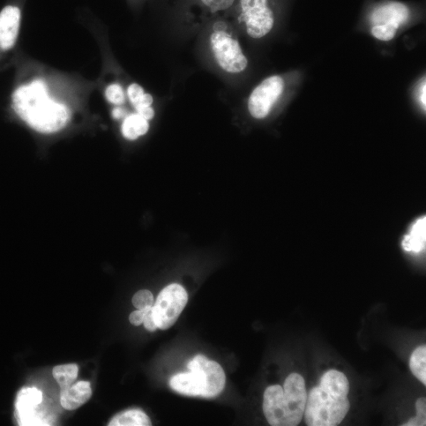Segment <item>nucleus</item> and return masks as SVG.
<instances>
[{
  "label": "nucleus",
  "instance_id": "f257e3e1",
  "mask_svg": "<svg viewBox=\"0 0 426 426\" xmlns=\"http://www.w3.org/2000/svg\"><path fill=\"white\" fill-rule=\"evenodd\" d=\"M12 108L21 121L43 133L63 130L71 118L69 108L51 99L46 82L40 79L14 92Z\"/></svg>",
  "mask_w": 426,
  "mask_h": 426
},
{
  "label": "nucleus",
  "instance_id": "f03ea898",
  "mask_svg": "<svg viewBox=\"0 0 426 426\" xmlns=\"http://www.w3.org/2000/svg\"><path fill=\"white\" fill-rule=\"evenodd\" d=\"M348 377L338 370H331L321 377L318 386L308 393L304 411L306 425L335 426L340 425L350 410Z\"/></svg>",
  "mask_w": 426,
  "mask_h": 426
},
{
  "label": "nucleus",
  "instance_id": "7ed1b4c3",
  "mask_svg": "<svg viewBox=\"0 0 426 426\" xmlns=\"http://www.w3.org/2000/svg\"><path fill=\"white\" fill-rule=\"evenodd\" d=\"M308 400L304 378L298 373L290 375L283 387L275 385L266 388L263 410L269 425L296 426L302 422Z\"/></svg>",
  "mask_w": 426,
  "mask_h": 426
},
{
  "label": "nucleus",
  "instance_id": "20e7f679",
  "mask_svg": "<svg viewBox=\"0 0 426 426\" xmlns=\"http://www.w3.org/2000/svg\"><path fill=\"white\" fill-rule=\"evenodd\" d=\"M190 372H179L171 377L169 385L177 393L192 397L215 398L223 390L225 373L221 366L198 355L188 363Z\"/></svg>",
  "mask_w": 426,
  "mask_h": 426
},
{
  "label": "nucleus",
  "instance_id": "39448f33",
  "mask_svg": "<svg viewBox=\"0 0 426 426\" xmlns=\"http://www.w3.org/2000/svg\"><path fill=\"white\" fill-rule=\"evenodd\" d=\"M410 18V9L405 4L392 1L380 4L370 16L371 34L380 41H390Z\"/></svg>",
  "mask_w": 426,
  "mask_h": 426
},
{
  "label": "nucleus",
  "instance_id": "423d86ee",
  "mask_svg": "<svg viewBox=\"0 0 426 426\" xmlns=\"http://www.w3.org/2000/svg\"><path fill=\"white\" fill-rule=\"evenodd\" d=\"M188 302V295L181 284L173 283L163 288L152 308L156 326L161 330L173 326Z\"/></svg>",
  "mask_w": 426,
  "mask_h": 426
},
{
  "label": "nucleus",
  "instance_id": "0eeeda50",
  "mask_svg": "<svg viewBox=\"0 0 426 426\" xmlns=\"http://www.w3.org/2000/svg\"><path fill=\"white\" fill-rule=\"evenodd\" d=\"M211 44L216 62L228 73H238L246 69L248 59L240 44L225 31H215L211 36Z\"/></svg>",
  "mask_w": 426,
  "mask_h": 426
},
{
  "label": "nucleus",
  "instance_id": "6e6552de",
  "mask_svg": "<svg viewBox=\"0 0 426 426\" xmlns=\"http://www.w3.org/2000/svg\"><path fill=\"white\" fill-rule=\"evenodd\" d=\"M240 7L246 33L252 39H263L272 31L275 14L268 0H240Z\"/></svg>",
  "mask_w": 426,
  "mask_h": 426
},
{
  "label": "nucleus",
  "instance_id": "1a4fd4ad",
  "mask_svg": "<svg viewBox=\"0 0 426 426\" xmlns=\"http://www.w3.org/2000/svg\"><path fill=\"white\" fill-rule=\"evenodd\" d=\"M285 83L282 77L273 76L260 82L253 89L248 101L250 115L261 119L268 116L284 91Z\"/></svg>",
  "mask_w": 426,
  "mask_h": 426
},
{
  "label": "nucleus",
  "instance_id": "9d476101",
  "mask_svg": "<svg viewBox=\"0 0 426 426\" xmlns=\"http://www.w3.org/2000/svg\"><path fill=\"white\" fill-rule=\"evenodd\" d=\"M20 21L21 12L16 6H7L0 12V49L10 50L16 44Z\"/></svg>",
  "mask_w": 426,
  "mask_h": 426
},
{
  "label": "nucleus",
  "instance_id": "9b49d317",
  "mask_svg": "<svg viewBox=\"0 0 426 426\" xmlns=\"http://www.w3.org/2000/svg\"><path fill=\"white\" fill-rule=\"evenodd\" d=\"M92 395L91 383L88 381H80V382L62 390L61 405L67 410H76L84 405L91 398Z\"/></svg>",
  "mask_w": 426,
  "mask_h": 426
},
{
  "label": "nucleus",
  "instance_id": "f8f14e48",
  "mask_svg": "<svg viewBox=\"0 0 426 426\" xmlns=\"http://www.w3.org/2000/svg\"><path fill=\"white\" fill-rule=\"evenodd\" d=\"M426 218L425 216L417 220L409 235L403 238L402 245L407 252L418 253L425 248Z\"/></svg>",
  "mask_w": 426,
  "mask_h": 426
},
{
  "label": "nucleus",
  "instance_id": "ddd939ff",
  "mask_svg": "<svg viewBox=\"0 0 426 426\" xmlns=\"http://www.w3.org/2000/svg\"><path fill=\"white\" fill-rule=\"evenodd\" d=\"M109 426H149L152 425L151 418L138 409L123 411L110 421Z\"/></svg>",
  "mask_w": 426,
  "mask_h": 426
},
{
  "label": "nucleus",
  "instance_id": "4468645a",
  "mask_svg": "<svg viewBox=\"0 0 426 426\" xmlns=\"http://www.w3.org/2000/svg\"><path fill=\"white\" fill-rule=\"evenodd\" d=\"M148 128V121L136 113L126 117L122 125V133L124 138L133 141L144 136Z\"/></svg>",
  "mask_w": 426,
  "mask_h": 426
},
{
  "label": "nucleus",
  "instance_id": "2eb2a0df",
  "mask_svg": "<svg viewBox=\"0 0 426 426\" xmlns=\"http://www.w3.org/2000/svg\"><path fill=\"white\" fill-rule=\"evenodd\" d=\"M78 375V367L76 364L57 365L52 371V375L62 390L69 387L77 379Z\"/></svg>",
  "mask_w": 426,
  "mask_h": 426
},
{
  "label": "nucleus",
  "instance_id": "dca6fc26",
  "mask_svg": "<svg viewBox=\"0 0 426 426\" xmlns=\"http://www.w3.org/2000/svg\"><path fill=\"white\" fill-rule=\"evenodd\" d=\"M410 369L415 377L421 382L426 385V347L425 345L417 348L411 355L410 360Z\"/></svg>",
  "mask_w": 426,
  "mask_h": 426
},
{
  "label": "nucleus",
  "instance_id": "f3484780",
  "mask_svg": "<svg viewBox=\"0 0 426 426\" xmlns=\"http://www.w3.org/2000/svg\"><path fill=\"white\" fill-rule=\"evenodd\" d=\"M42 401V394L36 388H29L21 394V411L24 416H31Z\"/></svg>",
  "mask_w": 426,
  "mask_h": 426
},
{
  "label": "nucleus",
  "instance_id": "a211bd4d",
  "mask_svg": "<svg viewBox=\"0 0 426 426\" xmlns=\"http://www.w3.org/2000/svg\"><path fill=\"white\" fill-rule=\"evenodd\" d=\"M132 303L138 310H148L153 308L154 298L151 291L148 290H141L133 295Z\"/></svg>",
  "mask_w": 426,
  "mask_h": 426
},
{
  "label": "nucleus",
  "instance_id": "6ab92c4d",
  "mask_svg": "<svg viewBox=\"0 0 426 426\" xmlns=\"http://www.w3.org/2000/svg\"><path fill=\"white\" fill-rule=\"evenodd\" d=\"M107 100L116 106H121L125 101V95L123 87L119 84H111L106 91Z\"/></svg>",
  "mask_w": 426,
  "mask_h": 426
},
{
  "label": "nucleus",
  "instance_id": "aec40b11",
  "mask_svg": "<svg viewBox=\"0 0 426 426\" xmlns=\"http://www.w3.org/2000/svg\"><path fill=\"white\" fill-rule=\"evenodd\" d=\"M212 13L225 11L230 9L235 0H201Z\"/></svg>",
  "mask_w": 426,
  "mask_h": 426
},
{
  "label": "nucleus",
  "instance_id": "412c9836",
  "mask_svg": "<svg viewBox=\"0 0 426 426\" xmlns=\"http://www.w3.org/2000/svg\"><path fill=\"white\" fill-rule=\"evenodd\" d=\"M144 93L143 88L136 83L131 84L127 89V94H128L129 99L133 106H136Z\"/></svg>",
  "mask_w": 426,
  "mask_h": 426
},
{
  "label": "nucleus",
  "instance_id": "4be33fe9",
  "mask_svg": "<svg viewBox=\"0 0 426 426\" xmlns=\"http://www.w3.org/2000/svg\"><path fill=\"white\" fill-rule=\"evenodd\" d=\"M143 323L145 328L149 332H154L158 330V328L155 323L152 308L146 311Z\"/></svg>",
  "mask_w": 426,
  "mask_h": 426
},
{
  "label": "nucleus",
  "instance_id": "5701e85b",
  "mask_svg": "<svg viewBox=\"0 0 426 426\" xmlns=\"http://www.w3.org/2000/svg\"><path fill=\"white\" fill-rule=\"evenodd\" d=\"M146 311L138 310L131 313L129 318L130 323L134 326L141 325L143 323Z\"/></svg>",
  "mask_w": 426,
  "mask_h": 426
},
{
  "label": "nucleus",
  "instance_id": "b1692460",
  "mask_svg": "<svg viewBox=\"0 0 426 426\" xmlns=\"http://www.w3.org/2000/svg\"><path fill=\"white\" fill-rule=\"evenodd\" d=\"M153 103V98L152 95L144 93V95L141 96V98L139 100V101L133 107L136 108L137 111L141 108L151 107Z\"/></svg>",
  "mask_w": 426,
  "mask_h": 426
},
{
  "label": "nucleus",
  "instance_id": "393cba45",
  "mask_svg": "<svg viewBox=\"0 0 426 426\" xmlns=\"http://www.w3.org/2000/svg\"><path fill=\"white\" fill-rule=\"evenodd\" d=\"M137 113L146 119V121H151L155 116V111L151 106L138 109L137 110Z\"/></svg>",
  "mask_w": 426,
  "mask_h": 426
},
{
  "label": "nucleus",
  "instance_id": "a878e982",
  "mask_svg": "<svg viewBox=\"0 0 426 426\" xmlns=\"http://www.w3.org/2000/svg\"><path fill=\"white\" fill-rule=\"evenodd\" d=\"M426 402L425 398H420L416 402L417 415L425 418L426 413Z\"/></svg>",
  "mask_w": 426,
  "mask_h": 426
},
{
  "label": "nucleus",
  "instance_id": "bb28decb",
  "mask_svg": "<svg viewBox=\"0 0 426 426\" xmlns=\"http://www.w3.org/2000/svg\"><path fill=\"white\" fill-rule=\"evenodd\" d=\"M405 426H416V425H425V418L421 417L420 416H416L413 418H411L410 421H408L406 424L403 425Z\"/></svg>",
  "mask_w": 426,
  "mask_h": 426
},
{
  "label": "nucleus",
  "instance_id": "cd10ccee",
  "mask_svg": "<svg viewBox=\"0 0 426 426\" xmlns=\"http://www.w3.org/2000/svg\"><path fill=\"white\" fill-rule=\"evenodd\" d=\"M420 102L422 103V106L424 108V110L425 111L426 109V85H425V80H424L422 81V83L420 87Z\"/></svg>",
  "mask_w": 426,
  "mask_h": 426
},
{
  "label": "nucleus",
  "instance_id": "c85d7f7f",
  "mask_svg": "<svg viewBox=\"0 0 426 426\" xmlns=\"http://www.w3.org/2000/svg\"><path fill=\"white\" fill-rule=\"evenodd\" d=\"M124 110L121 108H116L112 111V116L116 119L121 118L124 116Z\"/></svg>",
  "mask_w": 426,
  "mask_h": 426
}]
</instances>
